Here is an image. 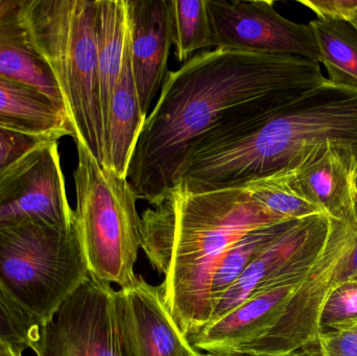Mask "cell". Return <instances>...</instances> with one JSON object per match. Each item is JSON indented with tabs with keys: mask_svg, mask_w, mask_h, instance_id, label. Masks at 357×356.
Listing matches in <instances>:
<instances>
[{
	"mask_svg": "<svg viewBox=\"0 0 357 356\" xmlns=\"http://www.w3.org/2000/svg\"><path fill=\"white\" fill-rule=\"evenodd\" d=\"M52 140L56 139L0 125V182L27 157Z\"/></svg>",
	"mask_w": 357,
	"mask_h": 356,
	"instance_id": "d4e9b609",
	"label": "cell"
},
{
	"mask_svg": "<svg viewBox=\"0 0 357 356\" xmlns=\"http://www.w3.org/2000/svg\"><path fill=\"white\" fill-rule=\"evenodd\" d=\"M294 221L280 222L253 230L235 242L222 257L211 284L212 307L215 309L227 291L239 279L250 263L285 230L293 225ZM213 314V313H212Z\"/></svg>",
	"mask_w": 357,
	"mask_h": 356,
	"instance_id": "44dd1931",
	"label": "cell"
},
{
	"mask_svg": "<svg viewBox=\"0 0 357 356\" xmlns=\"http://www.w3.org/2000/svg\"><path fill=\"white\" fill-rule=\"evenodd\" d=\"M123 292L138 356H202L178 328L160 286H152L138 275Z\"/></svg>",
	"mask_w": 357,
	"mask_h": 356,
	"instance_id": "9a60e30c",
	"label": "cell"
},
{
	"mask_svg": "<svg viewBox=\"0 0 357 356\" xmlns=\"http://www.w3.org/2000/svg\"><path fill=\"white\" fill-rule=\"evenodd\" d=\"M320 63L214 48L167 72L144 121L127 180L152 205L180 182L197 150L237 137L326 83Z\"/></svg>",
	"mask_w": 357,
	"mask_h": 356,
	"instance_id": "6da1fadb",
	"label": "cell"
},
{
	"mask_svg": "<svg viewBox=\"0 0 357 356\" xmlns=\"http://www.w3.org/2000/svg\"><path fill=\"white\" fill-rule=\"evenodd\" d=\"M245 186L260 206L281 221L325 215L296 187L291 169L254 180Z\"/></svg>",
	"mask_w": 357,
	"mask_h": 356,
	"instance_id": "7402d4cb",
	"label": "cell"
},
{
	"mask_svg": "<svg viewBox=\"0 0 357 356\" xmlns=\"http://www.w3.org/2000/svg\"><path fill=\"white\" fill-rule=\"evenodd\" d=\"M39 324L27 315L0 284V341L31 348Z\"/></svg>",
	"mask_w": 357,
	"mask_h": 356,
	"instance_id": "484cf974",
	"label": "cell"
},
{
	"mask_svg": "<svg viewBox=\"0 0 357 356\" xmlns=\"http://www.w3.org/2000/svg\"><path fill=\"white\" fill-rule=\"evenodd\" d=\"M77 148L75 224L90 276L130 288L138 276L134 267L142 249L137 196L127 178L98 164L82 144Z\"/></svg>",
	"mask_w": 357,
	"mask_h": 356,
	"instance_id": "5b68a950",
	"label": "cell"
},
{
	"mask_svg": "<svg viewBox=\"0 0 357 356\" xmlns=\"http://www.w3.org/2000/svg\"><path fill=\"white\" fill-rule=\"evenodd\" d=\"M19 221L61 229L75 225L58 140L38 148L0 182V225Z\"/></svg>",
	"mask_w": 357,
	"mask_h": 356,
	"instance_id": "30bf717a",
	"label": "cell"
},
{
	"mask_svg": "<svg viewBox=\"0 0 357 356\" xmlns=\"http://www.w3.org/2000/svg\"><path fill=\"white\" fill-rule=\"evenodd\" d=\"M24 19L31 45L56 82L75 144L107 169L96 0H24Z\"/></svg>",
	"mask_w": 357,
	"mask_h": 356,
	"instance_id": "277c9868",
	"label": "cell"
},
{
	"mask_svg": "<svg viewBox=\"0 0 357 356\" xmlns=\"http://www.w3.org/2000/svg\"><path fill=\"white\" fill-rule=\"evenodd\" d=\"M329 232L331 217L326 215H312L294 222L289 229L250 263L239 279L227 291L214 309L210 322L238 307L268 280L320 255Z\"/></svg>",
	"mask_w": 357,
	"mask_h": 356,
	"instance_id": "7c38bea8",
	"label": "cell"
},
{
	"mask_svg": "<svg viewBox=\"0 0 357 356\" xmlns=\"http://www.w3.org/2000/svg\"><path fill=\"white\" fill-rule=\"evenodd\" d=\"M0 125L56 140L73 137L62 109L36 88L1 75Z\"/></svg>",
	"mask_w": 357,
	"mask_h": 356,
	"instance_id": "e0dca14e",
	"label": "cell"
},
{
	"mask_svg": "<svg viewBox=\"0 0 357 356\" xmlns=\"http://www.w3.org/2000/svg\"><path fill=\"white\" fill-rule=\"evenodd\" d=\"M146 118L134 81L129 41L123 69L111 100L106 139L108 169L121 177L127 178L132 154Z\"/></svg>",
	"mask_w": 357,
	"mask_h": 356,
	"instance_id": "d6986e66",
	"label": "cell"
},
{
	"mask_svg": "<svg viewBox=\"0 0 357 356\" xmlns=\"http://www.w3.org/2000/svg\"><path fill=\"white\" fill-rule=\"evenodd\" d=\"M25 347L0 341V356H22Z\"/></svg>",
	"mask_w": 357,
	"mask_h": 356,
	"instance_id": "f546056e",
	"label": "cell"
},
{
	"mask_svg": "<svg viewBox=\"0 0 357 356\" xmlns=\"http://www.w3.org/2000/svg\"><path fill=\"white\" fill-rule=\"evenodd\" d=\"M295 356H322L321 355L320 351L317 353L314 349H310V350L305 351V353H299V355Z\"/></svg>",
	"mask_w": 357,
	"mask_h": 356,
	"instance_id": "4dcf8cb0",
	"label": "cell"
},
{
	"mask_svg": "<svg viewBox=\"0 0 357 356\" xmlns=\"http://www.w3.org/2000/svg\"><path fill=\"white\" fill-rule=\"evenodd\" d=\"M89 276L75 224L68 229L33 221L0 225V284L39 325Z\"/></svg>",
	"mask_w": 357,
	"mask_h": 356,
	"instance_id": "8992f818",
	"label": "cell"
},
{
	"mask_svg": "<svg viewBox=\"0 0 357 356\" xmlns=\"http://www.w3.org/2000/svg\"><path fill=\"white\" fill-rule=\"evenodd\" d=\"M321 20H351L357 10V0H301Z\"/></svg>",
	"mask_w": 357,
	"mask_h": 356,
	"instance_id": "83f0119b",
	"label": "cell"
},
{
	"mask_svg": "<svg viewBox=\"0 0 357 356\" xmlns=\"http://www.w3.org/2000/svg\"><path fill=\"white\" fill-rule=\"evenodd\" d=\"M328 81L357 91V29L350 21H310Z\"/></svg>",
	"mask_w": 357,
	"mask_h": 356,
	"instance_id": "ffe728a7",
	"label": "cell"
},
{
	"mask_svg": "<svg viewBox=\"0 0 357 356\" xmlns=\"http://www.w3.org/2000/svg\"><path fill=\"white\" fill-rule=\"evenodd\" d=\"M0 75L36 88L64 111L56 82L31 45L24 0H0Z\"/></svg>",
	"mask_w": 357,
	"mask_h": 356,
	"instance_id": "2e32d148",
	"label": "cell"
},
{
	"mask_svg": "<svg viewBox=\"0 0 357 356\" xmlns=\"http://www.w3.org/2000/svg\"><path fill=\"white\" fill-rule=\"evenodd\" d=\"M325 144L357 155V91L328 79L250 131L197 150L180 182L202 192L245 186L296 169Z\"/></svg>",
	"mask_w": 357,
	"mask_h": 356,
	"instance_id": "3957f363",
	"label": "cell"
},
{
	"mask_svg": "<svg viewBox=\"0 0 357 356\" xmlns=\"http://www.w3.org/2000/svg\"><path fill=\"white\" fill-rule=\"evenodd\" d=\"M350 22L352 23V24L354 25V26L357 29V10H356V13H354V16H352L351 20H350Z\"/></svg>",
	"mask_w": 357,
	"mask_h": 356,
	"instance_id": "1f68e13d",
	"label": "cell"
},
{
	"mask_svg": "<svg viewBox=\"0 0 357 356\" xmlns=\"http://www.w3.org/2000/svg\"><path fill=\"white\" fill-rule=\"evenodd\" d=\"M142 249L158 273L167 309L186 338L211 320V284L229 249L280 223L245 186L193 190L178 182L142 215Z\"/></svg>",
	"mask_w": 357,
	"mask_h": 356,
	"instance_id": "7a4b0ae2",
	"label": "cell"
},
{
	"mask_svg": "<svg viewBox=\"0 0 357 356\" xmlns=\"http://www.w3.org/2000/svg\"><path fill=\"white\" fill-rule=\"evenodd\" d=\"M296 187L327 217L357 230V155L335 144L312 150L291 169Z\"/></svg>",
	"mask_w": 357,
	"mask_h": 356,
	"instance_id": "5bb4252c",
	"label": "cell"
},
{
	"mask_svg": "<svg viewBox=\"0 0 357 356\" xmlns=\"http://www.w3.org/2000/svg\"><path fill=\"white\" fill-rule=\"evenodd\" d=\"M320 255L268 280L238 307L188 336L190 344L208 355L236 356L274 327Z\"/></svg>",
	"mask_w": 357,
	"mask_h": 356,
	"instance_id": "8fae6325",
	"label": "cell"
},
{
	"mask_svg": "<svg viewBox=\"0 0 357 356\" xmlns=\"http://www.w3.org/2000/svg\"><path fill=\"white\" fill-rule=\"evenodd\" d=\"M202 356H226V355H202Z\"/></svg>",
	"mask_w": 357,
	"mask_h": 356,
	"instance_id": "d6a6232c",
	"label": "cell"
},
{
	"mask_svg": "<svg viewBox=\"0 0 357 356\" xmlns=\"http://www.w3.org/2000/svg\"><path fill=\"white\" fill-rule=\"evenodd\" d=\"M357 325V276L337 284L327 299L321 317V334Z\"/></svg>",
	"mask_w": 357,
	"mask_h": 356,
	"instance_id": "cb8c5ba5",
	"label": "cell"
},
{
	"mask_svg": "<svg viewBox=\"0 0 357 356\" xmlns=\"http://www.w3.org/2000/svg\"><path fill=\"white\" fill-rule=\"evenodd\" d=\"M356 276H357V240L354 250H352V252L350 253L347 261H346L345 263L342 265L341 269H340L339 279H337L335 286H337V284H341V282L345 281V280L350 279V278L356 277Z\"/></svg>",
	"mask_w": 357,
	"mask_h": 356,
	"instance_id": "f1b7e54d",
	"label": "cell"
},
{
	"mask_svg": "<svg viewBox=\"0 0 357 356\" xmlns=\"http://www.w3.org/2000/svg\"><path fill=\"white\" fill-rule=\"evenodd\" d=\"M322 356H357V325L339 332H323L318 340Z\"/></svg>",
	"mask_w": 357,
	"mask_h": 356,
	"instance_id": "4316f807",
	"label": "cell"
},
{
	"mask_svg": "<svg viewBox=\"0 0 357 356\" xmlns=\"http://www.w3.org/2000/svg\"><path fill=\"white\" fill-rule=\"evenodd\" d=\"M132 71L142 113L160 93L174 45L169 0H127Z\"/></svg>",
	"mask_w": 357,
	"mask_h": 356,
	"instance_id": "4fadbf2b",
	"label": "cell"
},
{
	"mask_svg": "<svg viewBox=\"0 0 357 356\" xmlns=\"http://www.w3.org/2000/svg\"><path fill=\"white\" fill-rule=\"evenodd\" d=\"M356 240L357 230L331 219V232L324 250L289 301L282 317L261 338L243 347L236 356H295L318 345L323 309Z\"/></svg>",
	"mask_w": 357,
	"mask_h": 356,
	"instance_id": "ba28073f",
	"label": "cell"
},
{
	"mask_svg": "<svg viewBox=\"0 0 357 356\" xmlns=\"http://www.w3.org/2000/svg\"><path fill=\"white\" fill-rule=\"evenodd\" d=\"M31 349L37 356H138L125 292L89 276L40 324Z\"/></svg>",
	"mask_w": 357,
	"mask_h": 356,
	"instance_id": "52a82bcc",
	"label": "cell"
},
{
	"mask_svg": "<svg viewBox=\"0 0 357 356\" xmlns=\"http://www.w3.org/2000/svg\"><path fill=\"white\" fill-rule=\"evenodd\" d=\"M175 56L187 62L199 50L215 47L207 0H169Z\"/></svg>",
	"mask_w": 357,
	"mask_h": 356,
	"instance_id": "603a6c76",
	"label": "cell"
},
{
	"mask_svg": "<svg viewBox=\"0 0 357 356\" xmlns=\"http://www.w3.org/2000/svg\"><path fill=\"white\" fill-rule=\"evenodd\" d=\"M96 27L100 105L106 144L111 100L130 41L127 0H96Z\"/></svg>",
	"mask_w": 357,
	"mask_h": 356,
	"instance_id": "ac0fdd59",
	"label": "cell"
},
{
	"mask_svg": "<svg viewBox=\"0 0 357 356\" xmlns=\"http://www.w3.org/2000/svg\"><path fill=\"white\" fill-rule=\"evenodd\" d=\"M214 48L274 56H293L320 63L310 23L283 17L273 0H207Z\"/></svg>",
	"mask_w": 357,
	"mask_h": 356,
	"instance_id": "9c48e42d",
	"label": "cell"
}]
</instances>
